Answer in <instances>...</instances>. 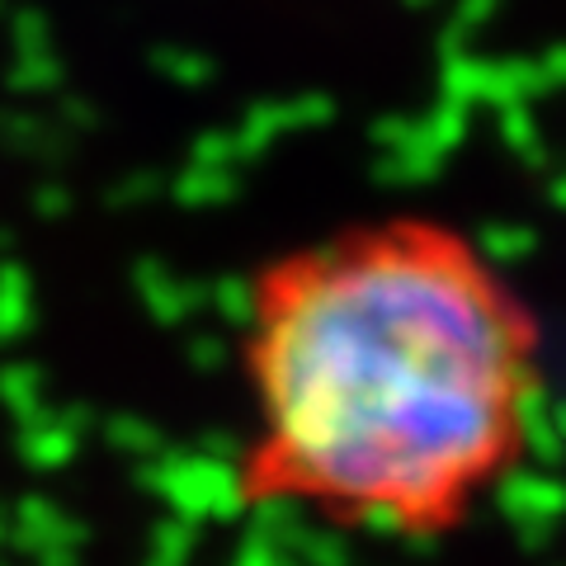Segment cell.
I'll list each match as a JSON object with an SVG mask.
<instances>
[{
    "label": "cell",
    "mask_w": 566,
    "mask_h": 566,
    "mask_svg": "<svg viewBox=\"0 0 566 566\" xmlns=\"http://www.w3.org/2000/svg\"><path fill=\"white\" fill-rule=\"evenodd\" d=\"M241 387L237 501L434 543L524 468L547 340L472 232L392 212L260 264Z\"/></svg>",
    "instance_id": "6da1fadb"
}]
</instances>
